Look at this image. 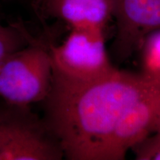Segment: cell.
I'll use <instances>...</instances> for the list:
<instances>
[{
	"label": "cell",
	"mask_w": 160,
	"mask_h": 160,
	"mask_svg": "<svg viewBox=\"0 0 160 160\" xmlns=\"http://www.w3.org/2000/svg\"><path fill=\"white\" fill-rule=\"evenodd\" d=\"M32 36L22 20L5 26L0 23V62L31 43Z\"/></svg>",
	"instance_id": "obj_8"
},
{
	"label": "cell",
	"mask_w": 160,
	"mask_h": 160,
	"mask_svg": "<svg viewBox=\"0 0 160 160\" xmlns=\"http://www.w3.org/2000/svg\"><path fill=\"white\" fill-rule=\"evenodd\" d=\"M117 34L113 51L119 61L139 51L152 30L160 27V0H113Z\"/></svg>",
	"instance_id": "obj_5"
},
{
	"label": "cell",
	"mask_w": 160,
	"mask_h": 160,
	"mask_svg": "<svg viewBox=\"0 0 160 160\" xmlns=\"http://www.w3.org/2000/svg\"><path fill=\"white\" fill-rule=\"evenodd\" d=\"M42 17L59 19L71 28H105L113 16V0H37Z\"/></svg>",
	"instance_id": "obj_7"
},
{
	"label": "cell",
	"mask_w": 160,
	"mask_h": 160,
	"mask_svg": "<svg viewBox=\"0 0 160 160\" xmlns=\"http://www.w3.org/2000/svg\"><path fill=\"white\" fill-rule=\"evenodd\" d=\"M52 77L49 46L33 37L31 43L0 62V97L22 106L45 100Z\"/></svg>",
	"instance_id": "obj_2"
},
{
	"label": "cell",
	"mask_w": 160,
	"mask_h": 160,
	"mask_svg": "<svg viewBox=\"0 0 160 160\" xmlns=\"http://www.w3.org/2000/svg\"><path fill=\"white\" fill-rule=\"evenodd\" d=\"M28 107L7 102L0 107V160L62 159L58 140Z\"/></svg>",
	"instance_id": "obj_3"
},
{
	"label": "cell",
	"mask_w": 160,
	"mask_h": 160,
	"mask_svg": "<svg viewBox=\"0 0 160 160\" xmlns=\"http://www.w3.org/2000/svg\"><path fill=\"white\" fill-rule=\"evenodd\" d=\"M157 89L148 93L124 111L112 133L108 160H122L126 153L145 139L159 116L160 97Z\"/></svg>",
	"instance_id": "obj_6"
},
{
	"label": "cell",
	"mask_w": 160,
	"mask_h": 160,
	"mask_svg": "<svg viewBox=\"0 0 160 160\" xmlns=\"http://www.w3.org/2000/svg\"><path fill=\"white\" fill-rule=\"evenodd\" d=\"M53 75L87 82L102 79L116 70L105 48L104 29L71 28L59 45H49Z\"/></svg>",
	"instance_id": "obj_4"
},
{
	"label": "cell",
	"mask_w": 160,
	"mask_h": 160,
	"mask_svg": "<svg viewBox=\"0 0 160 160\" xmlns=\"http://www.w3.org/2000/svg\"><path fill=\"white\" fill-rule=\"evenodd\" d=\"M141 47H143L142 76L151 81L152 77L160 71V32L148 36Z\"/></svg>",
	"instance_id": "obj_9"
},
{
	"label": "cell",
	"mask_w": 160,
	"mask_h": 160,
	"mask_svg": "<svg viewBox=\"0 0 160 160\" xmlns=\"http://www.w3.org/2000/svg\"><path fill=\"white\" fill-rule=\"evenodd\" d=\"M157 90L142 75L116 70L79 82L52 77L45 123L71 160H108L112 133L132 103Z\"/></svg>",
	"instance_id": "obj_1"
}]
</instances>
